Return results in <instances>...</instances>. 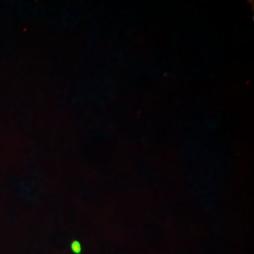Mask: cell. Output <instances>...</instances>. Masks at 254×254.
<instances>
[{"label":"cell","instance_id":"6da1fadb","mask_svg":"<svg viewBox=\"0 0 254 254\" xmlns=\"http://www.w3.org/2000/svg\"><path fill=\"white\" fill-rule=\"evenodd\" d=\"M71 252L75 254H79L81 253L82 247L81 243L77 240H73L70 245Z\"/></svg>","mask_w":254,"mask_h":254}]
</instances>
